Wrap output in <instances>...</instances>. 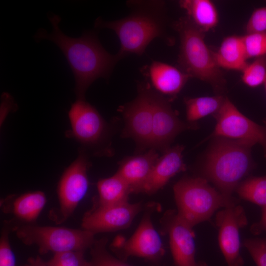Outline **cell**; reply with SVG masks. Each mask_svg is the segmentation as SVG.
<instances>
[{"instance_id":"obj_1","label":"cell","mask_w":266,"mask_h":266,"mask_svg":"<svg viewBox=\"0 0 266 266\" xmlns=\"http://www.w3.org/2000/svg\"><path fill=\"white\" fill-rule=\"evenodd\" d=\"M49 19L51 32L39 29L34 38L37 41L49 40L60 48L73 72L77 100H85L89 86L99 78L107 79L121 59L117 54L112 55L103 47L95 32H85L78 38L69 37L59 28L60 16L54 14Z\"/></svg>"},{"instance_id":"obj_2","label":"cell","mask_w":266,"mask_h":266,"mask_svg":"<svg viewBox=\"0 0 266 266\" xmlns=\"http://www.w3.org/2000/svg\"><path fill=\"white\" fill-rule=\"evenodd\" d=\"M129 4L132 12L128 16L109 21L98 18L95 22L96 28L108 29L116 34L120 43L117 54L120 59L130 54L141 55L155 38H166L163 1H133Z\"/></svg>"},{"instance_id":"obj_3","label":"cell","mask_w":266,"mask_h":266,"mask_svg":"<svg viewBox=\"0 0 266 266\" xmlns=\"http://www.w3.org/2000/svg\"><path fill=\"white\" fill-rule=\"evenodd\" d=\"M212 139L202 166V177L212 182L223 195L233 197L255 166L251 151L256 144L221 136Z\"/></svg>"},{"instance_id":"obj_4","label":"cell","mask_w":266,"mask_h":266,"mask_svg":"<svg viewBox=\"0 0 266 266\" xmlns=\"http://www.w3.org/2000/svg\"><path fill=\"white\" fill-rule=\"evenodd\" d=\"M180 38L178 63L180 68L190 77H194L211 86L217 95L226 90V80L213 55L204 40V33L187 17L173 25Z\"/></svg>"},{"instance_id":"obj_5","label":"cell","mask_w":266,"mask_h":266,"mask_svg":"<svg viewBox=\"0 0 266 266\" xmlns=\"http://www.w3.org/2000/svg\"><path fill=\"white\" fill-rule=\"evenodd\" d=\"M173 192L178 216L192 228L209 219L218 209L239 202L221 194L202 177L181 179L174 185Z\"/></svg>"},{"instance_id":"obj_6","label":"cell","mask_w":266,"mask_h":266,"mask_svg":"<svg viewBox=\"0 0 266 266\" xmlns=\"http://www.w3.org/2000/svg\"><path fill=\"white\" fill-rule=\"evenodd\" d=\"M18 238L25 244L35 245L40 254L90 248L95 234L82 229L50 226H23L16 229Z\"/></svg>"},{"instance_id":"obj_7","label":"cell","mask_w":266,"mask_h":266,"mask_svg":"<svg viewBox=\"0 0 266 266\" xmlns=\"http://www.w3.org/2000/svg\"><path fill=\"white\" fill-rule=\"evenodd\" d=\"M154 208V204L147 206L138 227L129 239L119 236L112 242L111 249L119 259L125 261L130 256H136L156 262L164 255L161 239L151 221Z\"/></svg>"},{"instance_id":"obj_8","label":"cell","mask_w":266,"mask_h":266,"mask_svg":"<svg viewBox=\"0 0 266 266\" xmlns=\"http://www.w3.org/2000/svg\"><path fill=\"white\" fill-rule=\"evenodd\" d=\"M120 110L125 121L122 136L132 138L139 151L151 149L153 109L150 86L139 85L136 97Z\"/></svg>"},{"instance_id":"obj_9","label":"cell","mask_w":266,"mask_h":266,"mask_svg":"<svg viewBox=\"0 0 266 266\" xmlns=\"http://www.w3.org/2000/svg\"><path fill=\"white\" fill-rule=\"evenodd\" d=\"M90 166L86 154L81 151L63 173L57 187L60 206L53 215L57 223L69 218L85 196L89 186L87 171Z\"/></svg>"},{"instance_id":"obj_10","label":"cell","mask_w":266,"mask_h":266,"mask_svg":"<svg viewBox=\"0 0 266 266\" xmlns=\"http://www.w3.org/2000/svg\"><path fill=\"white\" fill-rule=\"evenodd\" d=\"M153 109L151 148L163 152L169 148L181 133L198 128L197 123L181 120L173 110L168 99L151 88Z\"/></svg>"},{"instance_id":"obj_11","label":"cell","mask_w":266,"mask_h":266,"mask_svg":"<svg viewBox=\"0 0 266 266\" xmlns=\"http://www.w3.org/2000/svg\"><path fill=\"white\" fill-rule=\"evenodd\" d=\"M213 116L216 124L207 138L221 136L260 143L263 147L266 145V127L257 124L242 114L227 97L220 109Z\"/></svg>"},{"instance_id":"obj_12","label":"cell","mask_w":266,"mask_h":266,"mask_svg":"<svg viewBox=\"0 0 266 266\" xmlns=\"http://www.w3.org/2000/svg\"><path fill=\"white\" fill-rule=\"evenodd\" d=\"M71 130L67 136L85 145L99 144L105 137L108 126L98 110L85 100H76L68 111Z\"/></svg>"},{"instance_id":"obj_13","label":"cell","mask_w":266,"mask_h":266,"mask_svg":"<svg viewBox=\"0 0 266 266\" xmlns=\"http://www.w3.org/2000/svg\"><path fill=\"white\" fill-rule=\"evenodd\" d=\"M142 209L141 202L131 203L127 201L107 206L95 203L84 216L82 227L95 234L125 229L131 225Z\"/></svg>"},{"instance_id":"obj_14","label":"cell","mask_w":266,"mask_h":266,"mask_svg":"<svg viewBox=\"0 0 266 266\" xmlns=\"http://www.w3.org/2000/svg\"><path fill=\"white\" fill-rule=\"evenodd\" d=\"M218 240L227 266H243L240 254L239 231L248 224L244 208L240 205L225 208L216 215Z\"/></svg>"},{"instance_id":"obj_15","label":"cell","mask_w":266,"mask_h":266,"mask_svg":"<svg viewBox=\"0 0 266 266\" xmlns=\"http://www.w3.org/2000/svg\"><path fill=\"white\" fill-rule=\"evenodd\" d=\"M162 233L168 234L171 254L176 266H206L195 259V233L178 216L177 211L168 210L161 220Z\"/></svg>"},{"instance_id":"obj_16","label":"cell","mask_w":266,"mask_h":266,"mask_svg":"<svg viewBox=\"0 0 266 266\" xmlns=\"http://www.w3.org/2000/svg\"><path fill=\"white\" fill-rule=\"evenodd\" d=\"M184 146L177 145L169 147L159 158L146 181L142 193L151 195L163 188L176 174L187 167L183 160Z\"/></svg>"},{"instance_id":"obj_17","label":"cell","mask_w":266,"mask_h":266,"mask_svg":"<svg viewBox=\"0 0 266 266\" xmlns=\"http://www.w3.org/2000/svg\"><path fill=\"white\" fill-rule=\"evenodd\" d=\"M159 158L156 150L153 148L142 154L126 157L120 163L116 173L128 185L131 193H142Z\"/></svg>"},{"instance_id":"obj_18","label":"cell","mask_w":266,"mask_h":266,"mask_svg":"<svg viewBox=\"0 0 266 266\" xmlns=\"http://www.w3.org/2000/svg\"><path fill=\"white\" fill-rule=\"evenodd\" d=\"M148 75L155 91L171 97L179 93L190 78L180 68L160 61L151 64Z\"/></svg>"},{"instance_id":"obj_19","label":"cell","mask_w":266,"mask_h":266,"mask_svg":"<svg viewBox=\"0 0 266 266\" xmlns=\"http://www.w3.org/2000/svg\"><path fill=\"white\" fill-rule=\"evenodd\" d=\"M215 60L221 69L242 71L248 63L242 36L231 35L225 37L216 52Z\"/></svg>"},{"instance_id":"obj_20","label":"cell","mask_w":266,"mask_h":266,"mask_svg":"<svg viewBox=\"0 0 266 266\" xmlns=\"http://www.w3.org/2000/svg\"><path fill=\"white\" fill-rule=\"evenodd\" d=\"M180 6L187 17L199 29L205 33L214 28L219 22L217 8L210 0H182Z\"/></svg>"},{"instance_id":"obj_21","label":"cell","mask_w":266,"mask_h":266,"mask_svg":"<svg viewBox=\"0 0 266 266\" xmlns=\"http://www.w3.org/2000/svg\"><path fill=\"white\" fill-rule=\"evenodd\" d=\"M99 197L95 203L101 206L118 204L128 201L131 193L126 182L116 173L100 179L97 183Z\"/></svg>"},{"instance_id":"obj_22","label":"cell","mask_w":266,"mask_h":266,"mask_svg":"<svg viewBox=\"0 0 266 266\" xmlns=\"http://www.w3.org/2000/svg\"><path fill=\"white\" fill-rule=\"evenodd\" d=\"M46 202L45 194L34 191L24 194L13 202L12 211L20 219L27 222L35 221Z\"/></svg>"},{"instance_id":"obj_23","label":"cell","mask_w":266,"mask_h":266,"mask_svg":"<svg viewBox=\"0 0 266 266\" xmlns=\"http://www.w3.org/2000/svg\"><path fill=\"white\" fill-rule=\"evenodd\" d=\"M226 97L223 95L187 98L184 99L187 121L196 122L209 115H214L220 109Z\"/></svg>"},{"instance_id":"obj_24","label":"cell","mask_w":266,"mask_h":266,"mask_svg":"<svg viewBox=\"0 0 266 266\" xmlns=\"http://www.w3.org/2000/svg\"><path fill=\"white\" fill-rule=\"evenodd\" d=\"M235 191L242 199L262 207L266 205V175L243 180Z\"/></svg>"},{"instance_id":"obj_25","label":"cell","mask_w":266,"mask_h":266,"mask_svg":"<svg viewBox=\"0 0 266 266\" xmlns=\"http://www.w3.org/2000/svg\"><path fill=\"white\" fill-rule=\"evenodd\" d=\"M107 241L106 237L95 240L90 248V266H132L113 256L106 249Z\"/></svg>"},{"instance_id":"obj_26","label":"cell","mask_w":266,"mask_h":266,"mask_svg":"<svg viewBox=\"0 0 266 266\" xmlns=\"http://www.w3.org/2000/svg\"><path fill=\"white\" fill-rule=\"evenodd\" d=\"M241 72L242 81L248 87L255 88L264 85L266 80V56L254 59Z\"/></svg>"},{"instance_id":"obj_27","label":"cell","mask_w":266,"mask_h":266,"mask_svg":"<svg viewBox=\"0 0 266 266\" xmlns=\"http://www.w3.org/2000/svg\"><path fill=\"white\" fill-rule=\"evenodd\" d=\"M242 40L248 59L266 56V32L246 33Z\"/></svg>"},{"instance_id":"obj_28","label":"cell","mask_w":266,"mask_h":266,"mask_svg":"<svg viewBox=\"0 0 266 266\" xmlns=\"http://www.w3.org/2000/svg\"><path fill=\"white\" fill-rule=\"evenodd\" d=\"M83 251H69L55 253L47 262L49 266H90Z\"/></svg>"},{"instance_id":"obj_29","label":"cell","mask_w":266,"mask_h":266,"mask_svg":"<svg viewBox=\"0 0 266 266\" xmlns=\"http://www.w3.org/2000/svg\"><path fill=\"white\" fill-rule=\"evenodd\" d=\"M243 245L257 266H266V238L246 239Z\"/></svg>"},{"instance_id":"obj_30","label":"cell","mask_w":266,"mask_h":266,"mask_svg":"<svg viewBox=\"0 0 266 266\" xmlns=\"http://www.w3.org/2000/svg\"><path fill=\"white\" fill-rule=\"evenodd\" d=\"M246 33L266 32V6L255 9L246 25Z\"/></svg>"},{"instance_id":"obj_31","label":"cell","mask_w":266,"mask_h":266,"mask_svg":"<svg viewBox=\"0 0 266 266\" xmlns=\"http://www.w3.org/2000/svg\"><path fill=\"white\" fill-rule=\"evenodd\" d=\"M0 266H16L15 256L11 249L7 231H3L0 237Z\"/></svg>"},{"instance_id":"obj_32","label":"cell","mask_w":266,"mask_h":266,"mask_svg":"<svg viewBox=\"0 0 266 266\" xmlns=\"http://www.w3.org/2000/svg\"><path fill=\"white\" fill-rule=\"evenodd\" d=\"M17 108L13 98L7 93H4L1 97L0 125L4 122L7 114Z\"/></svg>"},{"instance_id":"obj_33","label":"cell","mask_w":266,"mask_h":266,"mask_svg":"<svg viewBox=\"0 0 266 266\" xmlns=\"http://www.w3.org/2000/svg\"><path fill=\"white\" fill-rule=\"evenodd\" d=\"M262 207V216L260 220L253 224L250 227L251 232L255 235L266 232V205Z\"/></svg>"},{"instance_id":"obj_34","label":"cell","mask_w":266,"mask_h":266,"mask_svg":"<svg viewBox=\"0 0 266 266\" xmlns=\"http://www.w3.org/2000/svg\"><path fill=\"white\" fill-rule=\"evenodd\" d=\"M22 266H49L47 263L44 262L38 256L35 258L30 257L26 264Z\"/></svg>"},{"instance_id":"obj_35","label":"cell","mask_w":266,"mask_h":266,"mask_svg":"<svg viewBox=\"0 0 266 266\" xmlns=\"http://www.w3.org/2000/svg\"><path fill=\"white\" fill-rule=\"evenodd\" d=\"M265 123H266V126L265 127H266V121H265ZM264 150H265V157L266 158V144L265 145V146L264 147Z\"/></svg>"},{"instance_id":"obj_36","label":"cell","mask_w":266,"mask_h":266,"mask_svg":"<svg viewBox=\"0 0 266 266\" xmlns=\"http://www.w3.org/2000/svg\"><path fill=\"white\" fill-rule=\"evenodd\" d=\"M264 85L265 86V90H266V80L264 84Z\"/></svg>"}]
</instances>
